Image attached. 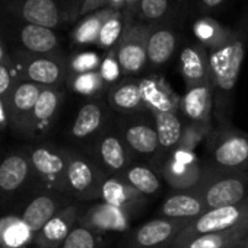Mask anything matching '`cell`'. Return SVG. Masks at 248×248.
<instances>
[{"mask_svg": "<svg viewBox=\"0 0 248 248\" xmlns=\"http://www.w3.org/2000/svg\"><path fill=\"white\" fill-rule=\"evenodd\" d=\"M107 95L109 107L120 114L136 115L142 112H149L143 101L139 79L124 78L115 85L109 86Z\"/></svg>", "mask_w": 248, "mask_h": 248, "instance_id": "44dd1931", "label": "cell"}, {"mask_svg": "<svg viewBox=\"0 0 248 248\" xmlns=\"http://www.w3.org/2000/svg\"><path fill=\"white\" fill-rule=\"evenodd\" d=\"M120 132L133 155L156 165L159 156V140L152 114L151 117L145 115V112L126 115V118L120 123Z\"/></svg>", "mask_w": 248, "mask_h": 248, "instance_id": "30bf717a", "label": "cell"}, {"mask_svg": "<svg viewBox=\"0 0 248 248\" xmlns=\"http://www.w3.org/2000/svg\"><path fill=\"white\" fill-rule=\"evenodd\" d=\"M35 178L48 191L66 194V149L51 145H35L27 151Z\"/></svg>", "mask_w": 248, "mask_h": 248, "instance_id": "ba28073f", "label": "cell"}, {"mask_svg": "<svg viewBox=\"0 0 248 248\" xmlns=\"http://www.w3.org/2000/svg\"><path fill=\"white\" fill-rule=\"evenodd\" d=\"M248 44V25L233 30L232 37L223 46L209 51L210 83L215 95V107L219 112L228 108L235 91Z\"/></svg>", "mask_w": 248, "mask_h": 248, "instance_id": "6da1fadb", "label": "cell"}, {"mask_svg": "<svg viewBox=\"0 0 248 248\" xmlns=\"http://www.w3.org/2000/svg\"><path fill=\"white\" fill-rule=\"evenodd\" d=\"M32 178L34 170L27 152H15L0 162V193L11 196L22 190Z\"/></svg>", "mask_w": 248, "mask_h": 248, "instance_id": "d6986e66", "label": "cell"}, {"mask_svg": "<svg viewBox=\"0 0 248 248\" xmlns=\"http://www.w3.org/2000/svg\"><path fill=\"white\" fill-rule=\"evenodd\" d=\"M215 107V95L212 83L186 89L181 96V112L188 123L212 124V112Z\"/></svg>", "mask_w": 248, "mask_h": 248, "instance_id": "d4e9b609", "label": "cell"}, {"mask_svg": "<svg viewBox=\"0 0 248 248\" xmlns=\"http://www.w3.org/2000/svg\"><path fill=\"white\" fill-rule=\"evenodd\" d=\"M124 32L115 47L123 76H136L148 66V40L151 25L124 15Z\"/></svg>", "mask_w": 248, "mask_h": 248, "instance_id": "5b68a950", "label": "cell"}, {"mask_svg": "<svg viewBox=\"0 0 248 248\" xmlns=\"http://www.w3.org/2000/svg\"><path fill=\"white\" fill-rule=\"evenodd\" d=\"M212 124H200V123H188L184 126V132L180 140V145L177 148L187 149V151H196V148L202 143L206 142L212 132Z\"/></svg>", "mask_w": 248, "mask_h": 248, "instance_id": "f35d334b", "label": "cell"}, {"mask_svg": "<svg viewBox=\"0 0 248 248\" xmlns=\"http://www.w3.org/2000/svg\"><path fill=\"white\" fill-rule=\"evenodd\" d=\"M19 82V76L16 72V66L14 63L12 56L9 54L2 63H0V98L5 102L14 89V86Z\"/></svg>", "mask_w": 248, "mask_h": 248, "instance_id": "60d3db41", "label": "cell"}, {"mask_svg": "<svg viewBox=\"0 0 248 248\" xmlns=\"http://www.w3.org/2000/svg\"><path fill=\"white\" fill-rule=\"evenodd\" d=\"M5 9L24 24L40 25L50 30L67 21L64 8L56 0H8Z\"/></svg>", "mask_w": 248, "mask_h": 248, "instance_id": "4fadbf2b", "label": "cell"}, {"mask_svg": "<svg viewBox=\"0 0 248 248\" xmlns=\"http://www.w3.org/2000/svg\"><path fill=\"white\" fill-rule=\"evenodd\" d=\"M206 151L212 161L209 167L225 171H248V135L236 129L212 130L206 139Z\"/></svg>", "mask_w": 248, "mask_h": 248, "instance_id": "277c9868", "label": "cell"}, {"mask_svg": "<svg viewBox=\"0 0 248 248\" xmlns=\"http://www.w3.org/2000/svg\"><path fill=\"white\" fill-rule=\"evenodd\" d=\"M8 56H9V53H8V50H6L5 41H3L2 35H0V63H2Z\"/></svg>", "mask_w": 248, "mask_h": 248, "instance_id": "681fc988", "label": "cell"}, {"mask_svg": "<svg viewBox=\"0 0 248 248\" xmlns=\"http://www.w3.org/2000/svg\"><path fill=\"white\" fill-rule=\"evenodd\" d=\"M66 83L70 91L89 99H98V96L104 92L107 86L98 70L80 75H69Z\"/></svg>", "mask_w": 248, "mask_h": 248, "instance_id": "d590c367", "label": "cell"}, {"mask_svg": "<svg viewBox=\"0 0 248 248\" xmlns=\"http://www.w3.org/2000/svg\"><path fill=\"white\" fill-rule=\"evenodd\" d=\"M99 200L120 207L135 216L143 209L148 199L123 178L105 175L99 188Z\"/></svg>", "mask_w": 248, "mask_h": 248, "instance_id": "ac0fdd59", "label": "cell"}, {"mask_svg": "<svg viewBox=\"0 0 248 248\" xmlns=\"http://www.w3.org/2000/svg\"><path fill=\"white\" fill-rule=\"evenodd\" d=\"M104 3H105V8H108V9L123 12L124 9H126L127 0H104Z\"/></svg>", "mask_w": 248, "mask_h": 248, "instance_id": "c3c4849f", "label": "cell"}, {"mask_svg": "<svg viewBox=\"0 0 248 248\" xmlns=\"http://www.w3.org/2000/svg\"><path fill=\"white\" fill-rule=\"evenodd\" d=\"M108 107L101 99L82 104L70 127V136L78 142L98 139L107 130Z\"/></svg>", "mask_w": 248, "mask_h": 248, "instance_id": "9a60e30c", "label": "cell"}, {"mask_svg": "<svg viewBox=\"0 0 248 248\" xmlns=\"http://www.w3.org/2000/svg\"><path fill=\"white\" fill-rule=\"evenodd\" d=\"M9 126V112L6 102L0 98V132H3Z\"/></svg>", "mask_w": 248, "mask_h": 248, "instance_id": "bcb514c9", "label": "cell"}, {"mask_svg": "<svg viewBox=\"0 0 248 248\" xmlns=\"http://www.w3.org/2000/svg\"><path fill=\"white\" fill-rule=\"evenodd\" d=\"M63 101L62 88H43L31 115V136H43L51 129Z\"/></svg>", "mask_w": 248, "mask_h": 248, "instance_id": "603a6c76", "label": "cell"}, {"mask_svg": "<svg viewBox=\"0 0 248 248\" xmlns=\"http://www.w3.org/2000/svg\"><path fill=\"white\" fill-rule=\"evenodd\" d=\"M196 2H197V9L202 14L207 15V14L217 11L226 2V0H196Z\"/></svg>", "mask_w": 248, "mask_h": 248, "instance_id": "ee69618b", "label": "cell"}, {"mask_svg": "<svg viewBox=\"0 0 248 248\" xmlns=\"http://www.w3.org/2000/svg\"><path fill=\"white\" fill-rule=\"evenodd\" d=\"M19 80H27L43 88H62L69 78L67 60L60 54H35L16 50L12 54Z\"/></svg>", "mask_w": 248, "mask_h": 248, "instance_id": "3957f363", "label": "cell"}, {"mask_svg": "<svg viewBox=\"0 0 248 248\" xmlns=\"http://www.w3.org/2000/svg\"><path fill=\"white\" fill-rule=\"evenodd\" d=\"M60 248H104L101 233L76 223Z\"/></svg>", "mask_w": 248, "mask_h": 248, "instance_id": "74e56055", "label": "cell"}, {"mask_svg": "<svg viewBox=\"0 0 248 248\" xmlns=\"http://www.w3.org/2000/svg\"><path fill=\"white\" fill-rule=\"evenodd\" d=\"M98 72H99L102 80L105 82V85H108V86H112V85H115L117 82L121 80L123 70H121V66L118 63V59H117L115 48L107 51L105 57L101 62V66H99Z\"/></svg>", "mask_w": 248, "mask_h": 248, "instance_id": "b9f144b4", "label": "cell"}, {"mask_svg": "<svg viewBox=\"0 0 248 248\" xmlns=\"http://www.w3.org/2000/svg\"><path fill=\"white\" fill-rule=\"evenodd\" d=\"M155 121V127L159 140V156L155 168L158 170L161 164L171 155L174 149L180 145L184 124L178 112H151Z\"/></svg>", "mask_w": 248, "mask_h": 248, "instance_id": "4316f807", "label": "cell"}, {"mask_svg": "<svg viewBox=\"0 0 248 248\" xmlns=\"http://www.w3.org/2000/svg\"><path fill=\"white\" fill-rule=\"evenodd\" d=\"M18 43L22 47L21 50L35 54H56L60 46L54 30L32 24H24L18 28Z\"/></svg>", "mask_w": 248, "mask_h": 248, "instance_id": "f1b7e54d", "label": "cell"}, {"mask_svg": "<svg viewBox=\"0 0 248 248\" xmlns=\"http://www.w3.org/2000/svg\"><path fill=\"white\" fill-rule=\"evenodd\" d=\"M102 59L95 51H80L73 54L69 60V75H80L99 70Z\"/></svg>", "mask_w": 248, "mask_h": 248, "instance_id": "ab89813d", "label": "cell"}, {"mask_svg": "<svg viewBox=\"0 0 248 248\" xmlns=\"http://www.w3.org/2000/svg\"><path fill=\"white\" fill-rule=\"evenodd\" d=\"M178 0H140L136 19L148 25L165 24L168 18L177 11Z\"/></svg>", "mask_w": 248, "mask_h": 248, "instance_id": "e575fe53", "label": "cell"}, {"mask_svg": "<svg viewBox=\"0 0 248 248\" xmlns=\"http://www.w3.org/2000/svg\"><path fill=\"white\" fill-rule=\"evenodd\" d=\"M66 206L67 204H64L63 194L47 190L44 193L34 196L25 204L19 216L37 235V232Z\"/></svg>", "mask_w": 248, "mask_h": 248, "instance_id": "cb8c5ba5", "label": "cell"}, {"mask_svg": "<svg viewBox=\"0 0 248 248\" xmlns=\"http://www.w3.org/2000/svg\"><path fill=\"white\" fill-rule=\"evenodd\" d=\"M139 5H140V0H127L126 9L123 11V14H124V15H127V16H130V18H135V19H136Z\"/></svg>", "mask_w": 248, "mask_h": 248, "instance_id": "7dc6e473", "label": "cell"}, {"mask_svg": "<svg viewBox=\"0 0 248 248\" xmlns=\"http://www.w3.org/2000/svg\"><path fill=\"white\" fill-rule=\"evenodd\" d=\"M83 0H66L64 2V12L67 21H75L79 19V12L82 8Z\"/></svg>", "mask_w": 248, "mask_h": 248, "instance_id": "7bdbcfd3", "label": "cell"}, {"mask_svg": "<svg viewBox=\"0 0 248 248\" xmlns=\"http://www.w3.org/2000/svg\"><path fill=\"white\" fill-rule=\"evenodd\" d=\"M204 170L193 151L177 148L156 170L174 191L196 188L204 177Z\"/></svg>", "mask_w": 248, "mask_h": 248, "instance_id": "9c48e42d", "label": "cell"}, {"mask_svg": "<svg viewBox=\"0 0 248 248\" xmlns=\"http://www.w3.org/2000/svg\"><path fill=\"white\" fill-rule=\"evenodd\" d=\"M133 152L124 140L120 129H107L95 140L93 159L101 170L111 177H120L133 162Z\"/></svg>", "mask_w": 248, "mask_h": 248, "instance_id": "7c38bea8", "label": "cell"}, {"mask_svg": "<svg viewBox=\"0 0 248 248\" xmlns=\"http://www.w3.org/2000/svg\"><path fill=\"white\" fill-rule=\"evenodd\" d=\"M177 46L178 37L170 25H152L148 40V66L152 69L165 66L172 59Z\"/></svg>", "mask_w": 248, "mask_h": 248, "instance_id": "83f0119b", "label": "cell"}, {"mask_svg": "<svg viewBox=\"0 0 248 248\" xmlns=\"http://www.w3.org/2000/svg\"><path fill=\"white\" fill-rule=\"evenodd\" d=\"M193 32L199 43L210 51L219 48L226 41H229V38L233 34V30L222 27L209 16H203L193 24Z\"/></svg>", "mask_w": 248, "mask_h": 248, "instance_id": "836d02e7", "label": "cell"}, {"mask_svg": "<svg viewBox=\"0 0 248 248\" xmlns=\"http://www.w3.org/2000/svg\"><path fill=\"white\" fill-rule=\"evenodd\" d=\"M193 190L202 197L207 210L239 204L248 199V171L225 172L206 167L203 180Z\"/></svg>", "mask_w": 248, "mask_h": 248, "instance_id": "7a4b0ae2", "label": "cell"}, {"mask_svg": "<svg viewBox=\"0 0 248 248\" xmlns=\"http://www.w3.org/2000/svg\"><path fill=\"white\" fill-rule=\"evenodd\" d=\"M132 217L133 215L126 210L99 202L91 206L89 209H86L85 212H82L78 223L102 235L105 232L129 231Z\"/></svg>", "mask_w": 248, "mask_h": 248, "instance_id": "2e32d148", "label": "cell"}, {"mask_svg": "<svg viewBox=\"0 0 248 248\" xmlns=\"http://www.w3.org/2000/svg\"><path fill=\"white\" fill-rule=\"evenodd\" d=\"M207 212L204 202L194 190L174 191L170 194L159 207L161 217L193 220Z\"/></svg>", "mask_w": 248, "mask_h": 248, "instance_id": "484cf974", "label": "cell"}, {"mask_svg": "<svg viewBox=\"0 0 248 248\" xmlns=\"http://www.w3.org/2000/svg\"><path fill=\"white\" fill-rule=\"evenodd\" d=\"M188 223L190 220L161 216L148 220L127 235L124 248H170Z\"/></svg>", "mask_w": 248, "mask_h": 248, "instance_id": "8fae6325", "label": "cell"}, {"mask_svg": "<svg viewBox=\"0 0 248 248\" xmlns=\"http://www.w3.org/2000/svg\"><path fill=\"white\" fill-rule=\"evenodd\" d=\"M112 12H114L112 9L104 8V9L95 11V12L80 18V21L78 22V25L72 31V35H70L72 41L78 46L96 44L101 28Z\"/></svg>", "mask_w": 248, "mask_h": 248, "instance_id": "d6a6232c", "label": "cell"}, {"mask_svg": "<svg viewBox=\"0 0 248 248\" xmlns=\"http://www.w3.org/2000/svg\"><path fill=\"white\" fill-rule=\"evenodd\" d=\"M80 209L76 204H67L53 216L35 235L37 248H60L80 217Z\"/></svg>", "mask_w": 248, "mask_h": 248, "instance_id": "e0dca14e", "label": "cell"}, {"mask_svg": "<svg viewBox=\"0 0 248 248\" xmlns=\"http://www.w3.org/2000/svg\"><path fill=\"white\" fill-rule=\"evenodd\" d=\"M245 24L248 25V16H247V19H245Z\"/></svg>", "mask_w": 248, "mask_h": 248, "instance_id": "816d5d0a", "label": "cell"}, {"mask_svg": "<svg viewBox=\"0 0 248 248\" xmlns=\"http://www.w3.org/2000/svg\"><path fill=\"white\" fill-rule=\"evenodd\" d=\"M180 73L186 89L210 83L209 50L200 43L184 47L180 54Z\"/></svg>", "mask_w": 248, "mask_h": 248, "instance_id": "7402d4cb", "label": "cell"}, {"mask_svg": "<svg viewBox=\"0 0 248 248\" xmlns=\"http://www.w3.org/2000/svg\"><path fill=\"white\" fill-rule=\"evenodd\" d=\"M245 223H248V199L239 204L210 209L204 212L202 216L190 220L188 226L177 236V239L172 242L170 248H174L186 241H190L202 235L228 231Z\"/></svg>", "mask_w": 248, "mask_h": 248, "instance_id": "52a82bcc", "label": "cell"}, {"mask_svg": "<svg viewBox=\"0 0 248 248\" xmlns=\"http://www.w3.org/2000/svg\"><path fill=\"white\" fill-rule=\"evenodd\" d=\"M235 248H248V236L247 238H244Z\"/></svg>", "mask_w": 248, "mask_h": 248, "instance_id": "f907efd6", "label": "cell"}, {"mask_svg": "<svg viewBox=\"0 0 248 248\" xmlns=\"http://www.w3.org/2000/svg\"><path fill=\"white\" fill-rule=\"evenodd\" d=\"M35 232L21 216L8 215L0 217V247L27 248L34 244Z\"/></svg>", "mask_w": 248, "mask_h": 248, "instance_id": "f546056e", "label": "cell"}, {"mask_svg": "<svg viewBox=\"0 0 248 248\" xmlns=\"http://www.w3.org/2000/svg\"><path fill=\"white\" fill-rule=\"evenodd\" d=\"M0 248H8V247H0Z\"/></svg>", "mask_w": 248, "mask_h": 248, "instance_id": "f5cc1de1", "label": "cell"}, {"mask_svg": "<svg viewBox=\"0 0 248 248\" xmlns=\"http://www.w3.org/2000/svg\"><path fill=\"white\" fill-rule=\"evenodd\" d=\"M66 194L86 202L99 200V188L107 174L93 158L85 154L66 149Z\"/></svg>", "mask_w": 248, "mask_h": 248, "instance_id": "8992f818", "label": "cell"}, {"mask_svg": "<svg viewBox=\"0 0 248 248\" xmlns=\"http://www.w3.org/2000/svg\"><path fill=\"white\" fill-rule=\"evenodd\" d=\"M104 8H105L104 0H83L80 12H79V18H83V16H86L95 11L104 9Z\"/></svg>", "mask_w": 248, "mask_h": 248, "instance_id": "f6af8a7d", "label": "cell"}, {"mask_svg": "<svg viewBox=\"0 0 248 248\" xmlns=\"http://www.w3.org/2000/svg\"><path fill=\"white\" fill-rule=\"evenodd\" d=\"M159 177L161 175L156 171V168H152L145 164H132L120 175V178H123L127 184L136 188L146 199L156 196L162 190Z\"/></svg>", "mask_w": 248, "mask_h": 248, "instance_id": "4dcf8cb0", "label": "cell"}, {"mask_svg": "<svg viewBox=\"0 0 248 248\" xmlns=\"http://www.w3.org/2000/svg\"><path fill=\"white\" fill-rule=\"evenodd\" d=\"M124 25H126L124 24V14L120 11H114L109 15V18L104 22L96 46L107 51L115 48L124 32Z\"/></svg>", "mask_w": 248, "mask_h": 248, "instance_id": "8d00e7d4", "label": "cell"}, {"mask_svg": "<svg viewBox=\"0 0 248 248\" xmlns=\"http://www.w3.org/2000/svg\"><path fill=\"white\" fill-rule=\"evenodd\" d=\"M43 86L19 80L11 91L6 105L9 112V126L19 135L31 136V115Z\"/></svg>", "mask_w": 248, "mask_h": 248, "instance_id": "5bb4252c", "label": "cell"}, {"mask_svg": "<svg viewBox=\"0 0 248 248\" xmlns=\"http://www.w3.org/2000/svg\"><path fill=\"white\" fill-rule=\"evenodd\" d=\"M247 236H248V223L228 231L202 235L190 241H186L174 248H235Z\"/></svg>", "mask_w": 248, "mask_h": 248, "instance_id": "1f68e13d", "label": "cell"}, {"mask_svg": "<svg viewBox=\"0 0 248 248\" xmlns=\"http://www.w3.org/2000/svg\"><path fill=\"white\" fill-rule=\"evenodd\" d=\"M139 80L143 101L149 112H178L181 98L162 76L151 75Z\"/></svg>", "mask_w": 248, "mask_h": 248, "instance_id": "ffe728a7", "label": "cell"}]
</instances>
